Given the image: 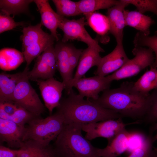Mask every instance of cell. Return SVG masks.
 Masks as SVG:
<instances>
[{"instance_id":"obj_7","label":"cell","mask_w":157,"mask_h":157,"mask_svg":"<svg viewBox=\"0 0 157 157\" xmlns=\"http://www.w3.org/2000/svg\"><path fill=\"white\" fill-rule=\"evenodd\" d=\"M122 118L82 124V130L86 133L85 138L91 140L98 137L107 139L110 141L117 135L126 129L127 125L139 124V121L128 123L123 122Z\"/></svg>"},{"instance_id":"obj_16","label":"cell","mask_w":157,"mask_h":157,"mask_svg":"<svg viewBox=\"0 0 157 157\" xmlns=\"http://www.w3.org/2000/svg\"><path fill=\"white\" fill-rule=\"evenodd\" d=\"M33 2L36 5L40 12L41 23L50 31L56 40L58 41L57 29L64 17L59 15L52 9L48 0H35Z\"/></svg>"},{"instance_id":"obj_30","label":"cell","mask_w":157,"mask_h":157,"mask_svg":"<svg viewBox=\"0 0 157 157\" xmlns=\"http://www.w3.org/2000/svg\"><path fill=\"white\" fill-rule=\"evenodd\" d=\"M57 13L62 17L73 16L80 14L77 1L69 0H53Z\"/></svg>"},{"instance_id":"obj_15","label":"cell","mask_w":157,"mask_h":157,"mask_svg":"<svg viewBox=\"0 0 157 157\" xmlns=\"http://www.w3.org/2000/svg\"><path fill=\"white\" fill-rule=\"evenodd\" d=\"M108 9L107 16L110 25V32L115 37L117 43L123 44L124 29L126 26L124 15L125 8L129 4L124 0Z\"/></svg>"},{"instance_id":"obj_19","label":"cell","mask_w":157,"mask_h":157,"mask_svg":"<svg viewBox=\"0 0 157 157\" xmlns=\"http://www.w3.org/2000/svg\"><path fill=\"white\" fill-rule=\"evenodd\" d=\"M19 150L17 157H59L54 147L32 140L24 141Z\"/></svg>"},{"instance_id":"obj_29","label":"cell","mask_w":157,"mask_h":157,"mask_svg":"<svg viewBox=\"0 0 157 157\" xmlns=\"http://www.w3.org/2000/svg\"><path fill=\"white\" fill-rule=\"evenodd\" d=\"M37 117L38 116L21 107H18L15 113L11 115L8 114L0 108V118L12 121L23 127H25L26 124Z\"/></svg>"},{"instance_id":"obj_21","label":"cell","mask_w":157,"mask_h":157,"mask_svg":"<svg viewBox=\"0 0 157 157\" xmlns=\"http://www.w3.org/2000/svg\"><path fill=\"white\" fill-rule=\"evenodd\" d=\"M126 26L133 27L146 35L150 34V27L155 22L151 17L138 11L124 10Z\"/></svg>"},{"instance_id":"obj_1","label":"cell","mask_w":157,"mask_h":157,"mask_svg":"<svg viewBox=\"0 0 157 157\" xmlns=\"http://www.w3.org/2000/svg\"><path fill=\"white\" fill-rule=\"evenodd\" d=\"M133 82L125 81L119 87L103 92L95 100H91L105 108L114 110L123 117H127L141 122L149 107L150 94L136 90Z\"/></svg>"},{"instance_id":"obj_28","label":"cell","mask_w":157,"mask_h":157,"mask_svg":"<svg viewBox=\"0 0 157 157\" xmlns=\"http://www.w3.org/2000/svg\"><path fill=\"white\" fill-rule=\"evenodd\" d=\"M133 42L135 47H147L153 51L155 54V60L150 66L157 68V33L150 36L139 31L135 35Z\"/></svg>"},{"instance_id":"obj_34","label":"cell","mask_w":157,"mask_h":157,"mask_svg":"<svg viewBox=\"0 0 157 157\" xmlns=\"http://www.w3.org/2000/svg\"><path fill=\"white\" fill-rule=\"evenodd\" d=\"M147 137L140 132H130L128 139L127 150L132 152L140 147L145 142Z\"/></svg>"},{"instance_id":"obj_12","label":"cell","mask_w":157,"mask_h":157,"mask_svg":"<svg viewBox=\"0 0 157 157\" xmlns=\"http://www.w3.org/2000/svg\"><path fill=\"white\" fill-rule=\"evenodd\" d=\"M129 60L124 48L123 44H117L110 53L102 57L97 70L95 75L106 76L121 68Z\"/></svg>"},{"instance_id":"obj_33","label":"cell","mask_w":157,"mask_h":157,"mask_svg":"<svg viewBox=\"0 0 157 157\" xmlns=\"http://www.w3.org/2000/svg\"><path fill=\"white\" fill-rule=\"evenodd\" d=\"M142 121L147 124L157 122V88L150 94L149 109Z\"/></svg>"},{"instance_id":"obj_25","label":"cell","mask_w":157,"mask_h":157,"mask_svg":"<svg viewBox=\"0 0 157 157\" xmlns=\"http://www.w3.org/2000/svg\"><path fill=\"white\" fill-rule=\"evenodd\" d=\"M84 15L87 23L99 35L104 36L110 32V25L107 16L94 12Z\"/></svg>"},{"instance_id":"obj_2","label":"cell","mask_w":157,"mask_h":157,"mask_svg":"<svg viewBox=\"0 0 157 157\" xmlns=\"http://www.w3.org/2000/svg\"><path fill=\"white\" fill-rule=\"evenodd\" d=\"M67 95L60 100L57 108V112L62 117L64 124H86L123 118L114 110L103 108L90 99H84L73 89Z\"/></svg>"},{"instance_id":"obj_20","label":"cell","mask_w":157,"mask_h":157,"mask_svg":"<svg viewBox=\"0 0 157 157\" xmlns=\"http://www.w3.org/2000/svg\"><path fill=\"white\" fill-rule=\"evenodd\" d=\"M25 72L24 69L22 72L14 74L4 72L0 73V103L11 102L17 84Z\"/></svg>"},{"instance_id":"obj_4","label":"cell","mask_w":157,"mask_h":157,"mask_svg":"<svg viewBox=\"0 0 157 157\" xmlns=\"http://www.w3.org/2000/svg\"><path fill=\"white\" fill-rule=\"evenodd\" d=\"M27 124L23 142L32 140L45 146L49 145L51 141L56 139L64 124L62 117L57 112L44 118L36 117Z\"/></svg>"},{"instance_id":"obj_24","label":"cell","mask_w":157,"mask_h":157,"mask_svg":"<svg viewBox=\"0 0 157 157\" xmlns=\"http://www.w3.org/2000/svg\"><path fill=\"white\" fill-rule=\"evenodd\" d=\"M134 88L143 94H148L151 90L157 88V69L150 67L135 82Z\"/></svg>"},{"instance_id":"obj_10","label":"cell","mask_w":157,"mask_h":157,"mask_svg":"<svg viewBox=\"0 0 157 157\" xmlns=\"http://www.w3.org/2000/svg\"><path fill=\"white\" fill-rule=\"evenodd\" d=\"M112 81L107 76L99 75L80 78L72 84L79 92L78 94L87 99L95 100L98 99L99 93L109 89Z\"/></svg>"},{"instance_id":"obj_8","label":"cell","mask_w":157,"mask_h":157,"mask_svg":"<svg viewBox=\"0 0 157 157\" xmlns=\"http://www.w3.org/2000/svg\"><path fill=\"white\" fill-rule=\"evenodd\" d=\"M86 24L84 17L71 20L64 17L58 27L64 33L62 42L65 43L69 40H76L84 42L88 47L100 52H104L97 41L92 38L86 30L85 26Z\"/></svg>"},{"instance_id":"obj_26","label":"cell","mask_w":157,"mask_h":157,"mask_svg":"<svg viewBox=\"0 0 157 157\" xmlns=\"http://www.w3.org/2000/svg\"><path fill=\"white\" fill-rule=\"evenodd\" d=\"M120 2V0H81L77 3L80 13L84 14L99 9H108Z\"/></svg>"},{"instance_id":"obj_36","label":"cell","mask_w":157,"mask_h":157,"mask_svg":"<svg viewBox=\"0 0 157 157\" xmlns=\"http://www.w3.org/2000/svg\"><path fill=\"white\" fill-rule=\"evenodd\" d=\"M83 50L82 49H77L73 45L69 44V61L71 69L73 72L78 64Z\"/></svg>"},{"instance_id":"obj_5","label":"cell","mask_w":157,"mask_h":157,"mask_svg":"<svg viewBox=\"0 0 157 157\" xmlns=\"http://www.w3.org/2000/svg\"><path fill=\"white\" fill-rule=\"evenodd\" d=\"M18 82L14 92L11 102L37 116L44 111V106L35 90L31 85L27 75L28 69Z\"/></svg>"},{"instance_id":"obj_22","label":"cell","mask_w":157,"mask_h":157,"mask_svg":"<svg viewBox=\"0 0 157 157\" xmlns=\"http://www.w3.org/2000/svg\"><path fill=\"white\" fill-rule=\"evenodd\" d=\"M55 40V38L51 34H49L43 38L34 42L23 49L24 60L26 63L25 68L28 69L33 60L49 47L53 45Z\"/></svg>"},{"instance_id":"obj_39","label":"cell","mask_w":157,"mask_h":157,"mask_svg":"<svg viewBox=\"0 0 157 157\" xmlns=\"http://www.w3.org/2000/svg\"><path fill=\"white\" fill-rule=\"evenodd\" d=\"M156 133L155 136L153 137L154 140V141L157 140V123L156 124Z\"/></svg>"},{"instance_id":"obj_13","label":"cell","mask_w":157,"mask_h":157,"mask_svg":"<svg viewBox=\"0 0 157 157\" xmlns=\"http://www.w3.org/2000/svg\"><path fill=\"white\" fill-rule=\"evenodd\" d=\"M69 44L62 42L57 43L54 48L57 69L59 71L68 94L72 89L71 84L74 76L69 61Z\"/></svg>"},{"instance_id":"obj_27","label":"cell","mask_w":157,"mask_h":157,"mask_svg":"<svg viewBox=\"0 0 157 157\" xmlns=\"http://www.w3.org/2000/svg\"><path fill=\"white\" fill-rule=\"evenodd\" d=\"M33 1L32 0H1L0 9L2 13L14 16L26 12L29 4Z\"/></svg>"},{"instance_id":"obj_37","label":"cell","mask_w":157,"mask_h":157,"mask_svg":"<svg viewBox=\"0 0 157 157\" xmlns=\"http://www.w3.org/2000/svg\"><path fill=\"white\" fill-rule=\"evenodd\" d=\"M19 152V149H12L2 145L0 146V157H17Z\"/></svg>"},{"instance_id":"obj_14","label":"cell","mask_w":157,"mask_h":157,"mask_svg":"<svg viewBox=\"0 0 157 157\" xmlns=\"http://www.w3.org/2000/svg\"><path fill=\"white\" fill-rule=\"evenodd\" d=\"M25 128V126L0 118V142H6L9 147L20 149L24 143L23 138Z\"/></svg>"},{"instance_id":"obj_32","label":"cell","mask_w":157,"mask_h":157,"mask_svg":"<svg viewBox=\"0 0 157 157\" xmlns=\"http://www.w3.org/2000/svg\"><path fill=\"white\" fill-rule=\"evenodd\" d=\"M129 5L135 6L139 12L144 14L150 12L157 16V0H124Z\"/></svg>"},{"instance_id":"obj_18","label":"cell","mask_w":157,"mask_h":157,"mask_svg":"<svg viewBox=\"0 0 157 157\" xmlns=\"http://www.w3.org/2000/svg\"><path fill=\"white\" fill-rule=\"evenodd\" d=\"M129 133L125 129L108 142L105 147L103 149L97 148L98 155L100 157H117L122 154L127 150Z\"/></svg>"},{"instance_id":"obj_6","label":"cell","mask_w":157,"mask_h":157,"mask_svg":"<svg viewBox=\"0 0 157 157\" xmlns=\"http://www.w3.org/2000/svg\"><path fill=\"white\" fill-rule=\"evenodd\" d=\"M132 53L135 57L130 59L120 69L107 76L112 81L129 78L137 74L155 60L154 52L149 48L135 47Z\"/></svg>"},{"instance_id":"obj_35","label":"cell","mask_w":157,"mask_h":157,"mask_svg":"<svg viewBox=\"0 0 157 157\" xmlns=\"http://www.w3.org/2000/svg\"><path fill=\"white\" fill-rule=\"evenodd\" d=\"M24 25L23 22H16L10 15L0 13V33L11 30L17 26Z\"/></svg>"},{"instance_id":"obj_31","label":"cell","mask_w":157,"mask_h":157,"mask_svg":"<svg viewBox=\"0 0 157 157\" xmlns=\"http://www.w3.org/2000/svg\"><path fill=\"white\" fill-rule=\"evenodd\" d=\"M153 137L148 136L144 143L140 147L132 151L127 157H156V150L153 149Z\"/></svg>"},{"instance_id":"obj_17","label":"cell","mask_w":157,"mask_h":157,"mask_svg":"<svg viewBox=\"0 0 157 157\" xmlns=\"http://www.w3.org/2000/svg\"><path fill=\"white\" fill-rule=\"evenodd\" d=\"M98 50L88 47L83 50L79 59L77 70L74 76L71 84L84 76L91 67L99 65L101 58Z\"/></svg>"},{"instance_id":"obj_38","label":"cell","mask_w":157,"mask_h":157,"mask_svg":"<svg viewBox=\"0 0 157 157\" xmlns=\"http://www.w3.org/2000/svg\"><path fill=\"white\" fill-rule=\"evenodd\" d=\"M18 107L11 102L0 103V108H1L7 114L11 115L17 110Z\"/></svg>"},{"instance_id":"obj_3","label":"cell","mask_w":157,"mask_h":157,"mask_svg":"<svg viewBox=\"0 0 157 157\" xmlns=\"http://www.w3.org/2000/svg\"><path fill=\"white\" fill-rule=\"evenodd\" d=\"M82 131L81 124H64L54 144L59 157H100L97 148L83 137Z\"/></svg>"},{"instance_id":"obj_9","label":"cell","mask_w":157,"mask_h":157,"mask_svg":"<svg viewBox=\"0 0 157 157\" xmlns=\"http://www.w3.org/2000/svg\"><path fill=\"white\" fill-rule=\"evenodd\" d=\"M56 69L55 48L52 45L37 57L32 69L28 71L27 77L33 81L47 79L53 77Z\"/></svg>"},{"instance_id":"obj_40","label":"cell","mask_w":157,"mask_h":157,"mask_svg":"<svg viewBox=\"0 0 157 157\" xmlns=\"http://www.w3.org/2000/svg\"><path fill=\"white\" fill-rule=\"evenodd\" d=\"M156 157H157V149H156Z\"/></svg>"},{"instance_id":"obj_11","label":"cell","mask_w":157,"mask_h":157,"mask_svg":"<svg viewBox=\"0 0 157 157\" xmlns=\"http://www.w3.org/2000/svg\"><path fill=\"white\" fill-rule=\"evenodd\" d=\"M39 86L45 107L50 115L53 109L60 104L63 91L65 89L63 82L57 81L52 77L46 80L38 79L35 81Z\"/></svg>"},{"instance_id":"obj_23","label":"cell","mask_w":157,"mask_h":157,"mask_svg":"<svg viewBox=\"0 0 157 157\" xmlns=\"http://www.w3.org/2000/svg\"><path fill=\"white\" fill-rule=\"evenodd\" d=\"M24 59L23 53L15 49L5 48L0 51V66L1 69L10 71L16 69Z\"/></svg>"}]
</instances>
